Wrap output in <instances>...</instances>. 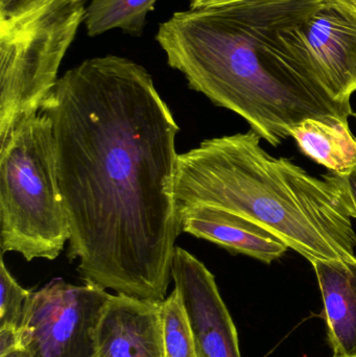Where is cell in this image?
<instances>
[{
  "label": "cell",
  "instance_id": "cell-1",
  "mask_svg": "<svg viewBox=\"0 0 356 357\" xmlns=\"http://www.w3.org/2000/svg\"><path fill=\"white\" fill-rule=\"evenodd\" d=\"M40 112L54 131L70 228L67 256L85 284L167 298L179 236V126L144 67L87 59L59 77Z\"/></svg>",
  "mask_w": 356,
  "mask_h": 357
},
{
  "label": "cell",
  "instance_id": "cell-2",
  "mask_svg": "<svg viewBox=\"0 0 356 357\" xmlns=\"http://www.w3.org/2000/svg\"><path fill=\"white\" fill-rule=\"evenodd\" d=\"M325 0H245L173 13L156 41L190 89L242 116L278 146L307 119L348 121L351 107L334 102L288 29L304 22Z\"/></svg>",
  "mask_w": 356,
  "mask_h": 357
},
{
  "label": "cell",
  "instance_id": "cell-3",
  "mask_svg": "<svg viewBox=\"0 0 356 357\" xmlns=\"http://www.w3.org/2000/svg\"><path fill=\"white\" fill-rule=\"evenodd\" d=\"M261 139L250 130L204 140L178 155V207L210 205L233 212L311 264L355 259L356 233L328 174L314 177L288 159L271 156Z\"/></svg>",
  "mask_w": 356,
  "mask_h": 357
},
{
  "label": "cell",
  "instance_id": "cell-4",
  "mask_svg": "<svg viewBox=\"0 0 356 357\" xmlns=\"http://www.w3.org/2000/svg\"><path fill=\"white\" fill-rule=\"evenodd\" d=\"M70 239L49 117L39 112L0 144V248L54 260Z\"/></svg>",
  "mask_w": 356,
  "mask_h": 357
},
{
  "label": "cell",
  "instance_id": "cell-5",
  "mask_svg": "<svg viewBox=\"0 0 356 357\" xmlns=\"http://www.w3.org/2000/svg\"><path fill=\"white\" fill-rule=\"evenodd\" d=\"M87 0H0V144L38 114L85 22Z\"/></svg>",
  "mask_w": 356,
  "mask_h": 357
},
{
  "label": "cell",
  "instance_id": "cell-6",
  "mask_svg": "<svg viewBox=\"0 0 356 357\" xmlns=\"http://www.w3.org/2000/svg\"><path fill=\"white\" fill-rule=\"evenodd\" d=\"M106 291L58 278L31 291L18 326L24 357H94Z\"/></svg>",
  "mask_w": 356,
  "mask_h": 357
},
{
  "label": "cell",
  "instance_id": "cell-7",
  "mask_svg": "<svg viewBox=\"0 0 356 357\" xmlns=\"http://www.w3.org/2000/svg\"><path fill=\"white\" fill-rule=\"evenodd\" d=\"M286 37L328 96L351 107L356 92V18L324 1L307 20L288 29Z\"/></svg>",
  "mask_w": 356,
  "mask_h": 357
},
{
  "label": "cell",
  "instance_id": "cell-8",
  "mask_svg": "<svg viewBox=\"0 0 356 357\" xmlns=\"http://www.w3.org/2000/svg\"><path fill=\"white\" fill-rule=\"evenodd\" d=\"M171 278L189 320L196 356L242 357L235 324L212 273L189 252L177 247Z\"/></svg>",
  "mask_w": 356,
  "mask_h": 357
},
{
  "label": "cell",
  "instance_id": "cell-9",
  "mask_svg": "<svg viewBox=\"0 0 356 357\" xmlns=\"http://www.w3.org/2000/svg\"><path fill=\"white\" fill-rule=\"evenodd\" d=\"M160 303L111 295L96 326L94 357H164Z\"/></svg>",
  "mask_w": 356,
  "mask_h": 357
},
{
  "label": "cell",
  "instance_id": "cell-10",
  "mask_svg": "<svg viewBox=\"0 0 356 357\" xmlns=\"http://www.w3.org/2000/svg\"><path fill=\"white\" fill-rule=\"evenodd\" d=\"M178 218L181 232L267 264L288 250L281 239L252 220L215 206H179Z\"/></svg>",
  "mask_w": 356,
  "mask_h": 357
},
{
  "label": "cell",
  "instance_id": "cell-11",
  "mask_svg": "<svg viewBox=\"0 0 356 357\" xmlns=\"http://www.w3.org/2000/svg\"><path fill=\"white\" fill-rule=\"evenodd\" d=\"M324 303L334 356H356V258L311 262Z\"/></svg>",
  "mask_w": 356,
  "mask_h": 357
},
{
  "label": "cell",
  "instance_id": "cell-12",
  "mask_svg": "<svg viewBox=\"0 0 356 357\" xmlns=\"http://www.w3.org/2000/svg\"><path fill=\"white\" fill-rule=\"evenodd\" d=\"M291 137L303 154L332 173L346 175L356 165V138L344 119H304Z\"/></svg>",
  "mask_w": 356,
  "mask_h": 357
},
{
  "label": "cell",
  "instance_id": "cell-13",
  "mask_svg": "<svg viewBox=\"0 0 356 357\" xmlns=\"http://www.w3.org/2000/svg\"><path fill=\"white\" fill-rule=\"evenodd\" d=\"M157 0H91L86 10L85 24L90 37L111 29L140 37L146 26V15Z\"/></svg>",
  "mask_w": 356,
  "mask_h": 357
},
{
  "label": "cell",
  "instance_id": "cell-14",
  "mask_svg": "<svg viewBox=\"0 0 356 357\" xmlns=\"http://www.w3.org/2000/svg\"><path fill=\"white\" fill-rule=\"evenodd\" d=\"M160 317L164 357H196L192 327L177 289L161 302Z\"/></svg>",
  "mask_w": 356,
  "mask_h": 357
},
{
  "label": "cell",
  "instance_id": "cell-15",
  "mask_svg": "<svg viewBox=\"0 0 356 357\" xmlns=\"http://www.w3.org/2000/svg\"><path fill=\"white\" fill-rule=\"evenodd\" d=\"M31 291L23 289L12 276L6 264L3 255L0 260V328L18 327L23 308Z\"/></svg>",
  "mask_w": 356,
  "mask_h": 357
},
{
  "label": "cell",
  "instance_id": "cell-16",
  "mask_svg": "<svg viewBox=\"0 0 356 357\" xmlns=\"http://www.w3.org/2000/svg\"><path fill=\"white\" fill-rule=\"evenodd\" d=\"M328 176L342 193L343 199L351 218H356V165L346 175L330 172Z\"/></svg>",
  "mask_w": 356,
  "mask_h": 357
},
{
  "label": "cell",
  "instance_id": "cell-17",
  "mask_svg": "<svg viewBox=\"0 0 356 357\" xmlns=\"http://www.w3.org/2000/svg\"><path fill=\"white\" fill-rule=\"evenodd\" d=\"M19 348L18 327L0 328V356H6Z\"/></svg>",
  "mask_w": 356,
  "mask_h": 357
},
{
  "label": "cell",
  "instance_id": "cell-18",
  "mask_svg": "<svg viewBox=\"0 0 356 357\" xmlns=\"http://www.w3.org/2000/svg\"><path fill=\"white\" fill-rule=\"evenodd\" d=\"M240 1H245V0H189V6L192 10H201V8L227 6V4Z\"/></svg>",
  "mask_w": 356,
  "mask_h": 357
},
{
  "label": "cell",
  "instance_id": "cell-19",
  "mask_svg": "<svg viewBox=\"0 0 356 357\" xmlns=\"http://www.w3.org/2000/svg\"><path fill=\"white\" fill-rule=\"evenodd\" d=\"M325 1L356 18V0H325Z\"/></svg>",
  "mask_w": 356,
  "mask_h": 357
},
{
  "label": "cell",
  "instance_id": "cell-20",
  "mask_svg": "<svg viewBox=\"0 0 356 357\" xmlns=\"http://www.w3.org/2000/svg\"><path fill=\"white\" fill-rule=\"evenodd\" d=\"M0 357H24L23 356L22 352L20 349L14 350V351L10 352V354H6V356Z\"/></svg>",
  "mask_w": 356,
  "mask_h": 357
},
{
  "label": "cell",
  "instance_id": "cell-21",
  "mask_svg": "<svg viewBox=\"0 0 356 357\" xmlns=\"http://www.w3.org/2000/svg\"><path fill=\"white\" fill-rule=\"evenodd\" d=\"M334 357H356V356H334Z\"/></svg>",
  "mask_w": 356,
  "mask_h": 357
},
{
  "label": "cell",
  "instance_id": "cell-22",
  "mask_svg": "<svg viewBox=\"0 0 356 357\" xmlns=\"http://www.w3.org/2000/svg\"><path fill=\"white\" fill-rule=\"evenodd\" d=\"M355 117H356V114H355Z\"/></svg>",
  "mask_w": 356,
  "mask_h": 357
}]
</instances>
